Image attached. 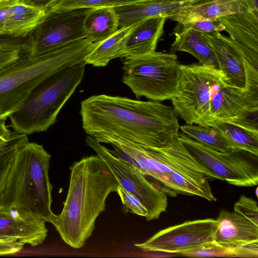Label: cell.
<instances>
[{"label": "cell", "instance_id": "e575fe53", "mask_svg": "<svg viewBox=\"0 0 258 258\" xmlns=\"http://www.w3.org/2000/svg\"><path fill=\"white\" fill-rule=\"evenodd\" d=\"M17 0L0 2V35H5L4 28L14 5Z\"/></svg>", "mask_w": 258, "mask_h": 258}, {"label": "cell", "instance_id": "30bf717a", "mask_svg": "<svg viewBox=\"0 0 258 258\" xmlns=\"http://www.w3.org/2000/svg\"><path fill=\"white\" fill-rule=\"evenodd\" d=\"M232 87L258 95V52L220 32L201 33Z\"/></svg>", "mask_w": 258, "mask_h": 258}, {"label": "cell", "instance_id": "d590c367", "mask_svg": "<svg viewBox=\"0 0 258 258\" xmlns=\"http://www.w3.org/2000/svg\"><path fill=\"white\" fill-rule=\"evenodd\" d=\"M23 53L20 51H0V69L15 61Z\"/></svg>", "mask_w": 258, "mask_h": 258}, {"label": "cell", "instance_id": "9c48e42d", "mask_svg": "<svg viewBox=\"0 0 258 258\" xmlns=\"http://www.w3.org/2000/svg\"><path fill=\"white\" fill-rule=\"evenodd\" d=\"M86 143L104 161L119 184L145 207L148 211L147 221L157 219L166 212L167 195L160 183L148 181L137 167L123 160L113 150L106 148L93 137L88 135Z\"/></svg>", "mask_w": 258, "mask_h": 258}, {"label": "cell", "instance_id": "4fadbf2b", "mask_svg": "<svg viewBox=\"0 0 258 258\" xmlns=\"http://www.w3.org/2000/svg\"><path fill=\"white\" fill-rule=\"evenodd\" d=\"M89 9L47 11L31 33V56H36L86 38L84 28Z\"/></svg>", "mask_w": 258, "mask_h": 258}, {"label": "cell", "instance_id": "9a60e30c", "mask_svg": "<svg viewBox=\"0 0 258 258\" xmlns=\"http://www.w3.org/2000/svg\"><path fill=\"white\" fill-rule=\"evenodd\" d=\"M46 221L14 208L0 209V239L18 241L32 246L47 235Z\"/></svg>", "mask_w": 258, "mask_h": 258}, {"label": "cell", "instance_id": "ffe728a7", "mask_svg": "<svg viewBox=\"0 0 258 258\" xmlns=\"http://www.w3.org/2000/svg\"><path fill=\"white\" fill-rule=\"evenodd\" d=\"M173 32L175 39L171 45L170 53L186 52L198 59L200 63L219 69L215 53L201 32L190 29L174 30Z\"/></svg>", "mask_w": 258, "mask_h": 258}, {"label": "cell", "instance_id": "83f0119b", "mask_svg": "<svg viewBox=\"0 0 258 258\" xmlns=\"http://www.w3.org/2000/svg\"><path fill=\"white\" fill-rule=\"evenodd\" d=\"M222 121L232 123L254 133H258V108L244 111Z\"/></svg>", "mask_w": 258, "mask_h": 258}, {"label": "cell", "instance_id": "e0dca14e", "mask_svg": "<svg viewBox=\"0 0 258 258\" xmlns=\"http://www.w3.org/2000/svg\"><path fill=\"white\" fill-rule=\"evenodd\" d=\"M165 15L150 18L138 23L127 38L123 57L135 56L156 51L164 33Z\"/></svg>", "mask_w": 258, "mask_h": 258}, {"label": "cell", "instance_id": "ab89813d", "mask_svg": "<svg viewBox=\"0 0 258 258\" xmlns=\"http://www.w3.org/2000/svg\"><path fill=\"white\" fill-rule=\"evenodd\" d=\"M257 190H258V189H257V188H256V194H256V197H257Z\"/></svg>", "mask_w": 258, "mask_h": 258}, {"label": "cell", "instance_id": "8fae6325", "mask_svg": "<svg viewBox=\"0 0 258 258\" xmlns=\"http://www.w3.org/2000/svg\"><path fill=\"white\" fill-rule=\"evenodd\" d=\"M188 151L220 180L238 186H253L258 183L257 156L237 150L223 152L209 148L178 133Z\"/></svg>", "mask_w": 258, "mask_h": 258}, {"label": "cell", "instance_id": "b9f144b4", "mask_svg": "<svg viewBox=\"0 0 258 258\" xmlns=\"http://www.w3.org/2000/svg\"><path fill=\"white\" fill-rule=\"evenodd\" d=\"M4 2V0H0V2Z\"/></svg>", "mask_w": 258, "mask_h": 258}, {"label": "cell", "instance_id": "44dd1931", "mask_svg": "<svg viewBox=\"0 0 258 258\" xmlns=\"http://www.w3.org/2000/svg\"><path fill=\"white\" fill-rule=\"evenodd\" d=\"M45 15V9L27 5L17 0L5 23L4 34L15 37L28 36Z\"/></svg>", "mask_w": 258, "mask_h": 258}, {"label": "cell", "instance_id": "d6986e66", "mask_svg": "<svg viewBox=\"0 0 258 258\" xmlns=\"http://www.w3.org/2000/svg\"><path fill=\"white\" fill-rule=\"evenodd\" d=\"M202 0L174 2L168 0H150L115 8L120 27H127L147 19L165 15L185 6Z\"/></svg>", "mask_w": 258, "mask_h": 258}, {"label": "cell", "instance_id": "8d00e7d4", "mask_svg": "<svg viewBox=\"0 0 258 258\" xmlns=\"http://www.w3.org/2000/svg\"><path fill=\"white\" fill-rule=\"evenodd\" d=\"M6 120L0 119V144L9 140L14 133V131H11L8 126L6 125Z\"/></svg>", "mask_w": 258, "mask_h": 258}, {"label": "cell", "instance_id": "f1b7e54d", "mask_svg": "<svg viewBox=\"0 0 258 258\" xmlns=\"http://www.w3.org/2000/svg\"><path fill=\"white\" fill-rule=\"evenodd\" d=\"M32 43L31 34L24 37L0 35V51H20L27 53L31 51Z\"/></svg>", "mask_w": 258, "mask_h": 258}, {"label": "cell", "instance_id": "5b68a950", "mask_svg": "<svg viewBox=\"0 0 258 258\" xmlns=\"http://www.w3.org/2000/svg\"><path fill=\"white\" fill-rule=\"evenodd\" d=\"M96 45L84 38L36 56L23 53L0 69V119H6L17 111L43 80L61 70L84 63Z\"/></svg>", "mask_w": 258, "mask_h": 258}, {"label": "cell", "instance_id": "f546056e", "mask_svg": "<svg viewBox=\"0 0 258 258\" xmlns=\"http://www.w3.org/2000/svg\"><path fill=\"white\" fill-rule=\"evenodd\" d=\"M119 196L125 212L132 213L147 217L148 211L142 203L134 195L119 184L116 191Z\"/></svg>", "mask_w": 258, "mask_h": 258}, {"label": "cell", "instance_id": "74e56055", "mask_svg": "<svg viewBox=\"0 0 258 258\" xmlns=\"http://www.w3.org/2000/svg\"><path fill=\"white\" fill-rule=\"evenodd\" d=\"M21 3L46 9L54 0H19Z\"/></svg>", "mask_w": 258, "mask_h": 258}, {"label": "cell", "instance_id": "7c38bea8", "mask_svg": "<svg viewBox=\"0 0 258 258\" xmlns=\"http://www.w3.org/2000/svg\"><path fill=\"white\" fill-rule=\"evenodd\" d=\"M217 219L188 221L162 229L146 241L135 246L146 252L178 253L217 246Z\"/></svg>", "mask_w": 258, "mask_h": 258}, {"label": "cell", "instance_id": "8992f818", "mask_svg": "<svg viewBox=\"0 0 258 258\" xmlns=\"http://www.w3.org/2000/svg\"><path fill=\"white\" fill-rule=\"evenodd\" d=\"M50 158L40 144L28 142L21 147L1 194L0 209H16L49 222L53 214Z\"/></svg>", "mask_w": 258, "mask_h": 258}, {"label": "cell", "instance_id": "f35d334b", "mask_svg": "<svg viewBox=\"0 0 258 258\" xmlns=\"http://www.w3.org/2000/svg\"><path fill=\"white\" fill-rule=\"evenodd\" d=\"M168 1H174V2H186V1H191V0H168Z\"/></svg>", "mask_w": 258, "mask_h": 258}, {"label": "cell", "instance_id": "d4e9b609", "mask_svg": "<svg viewBox=\"0 0 258 258\" xmlns=\"http://www.w3.org/2000/svg\"><path fill=\"white\" fill-rule=\"evenodd\" d=\"M179 129L187 137L212 149L223 152L233 149L213 126L185 124L179 126Z\"/></svg>", "mask_w": 258, "mask_h": 258}, {"label": "cell", "instance_id": "d6a6232c", "mask_svg": "<svg viewBox=\"0 0 258 258\" xmlns=\"http://www.w3.org/2000/svg\"><path fill=\"white\" fill-rule=\"evenodd\" d=\"M180 254L182 256L194 257L230 256L227 250L218 246L186 251Z\"/></svg>", "mask_w": 258, "mask_h": 258}, {"label": "cell", "instance_id": "603a6c76", "mask_svg": "<svg viewBox=\"0 0 258 258\" xmlns=\"http://www.w3.org/2000/svg\"><path fill=\"white\" fill-rule=\"evenodd\" d=\"M119 21L114 8L89 9L84 22L86 38L94 42H101L119 29Z\"/></svg>", "mask_w": 258, "mask_h": 258}, {"label": "cell", "instance_id": "484cf974", "mask_svg": "<svg viewBox=\"0 0 258 258\" xmlns=\"http://www.w3.org/2000/svg\"><path fill=\"white\" fill-rule=\"evenodd\" d=\"M28 142L27 135L14 131L9 140L0 144V196L18 151Z\"/></svg>", "mask_w": 258, "mask_h": 258}, {"label": "cell", "instance_id": "6da1fadb", "mask_svg": "<svg viewBox=\"0 0 258 258\" xmlns=\"http://www.w3.org/2000/svg\"><path fill=\"white\" fill-rule=\"evenodd\" d=\"M82 127L88 135L103 134L145 146L161 147L178 137L173 109L157 101H141L105 94L81 103Z\"/></svg>", "mask_w": 258, "mask_h": 258}, {"label": "cell", "instance_id": "277c9868", "mask_svg": "<svg viewBox=\"0 0 258 258\" xmlns=\"http://www.w3.org/2000/svg\"><path fill=\"white\" fill-rule=\"evenodd\" d=\"M180 70L177 93L171 100L186 124L211 126L247 108L246 92L229 86L220 70L199 63L180 64Z\"/></svg>", "mask_w": 258, "mask_h": 258}, {"label": "cell", "instance_id": "4316f807", "mask_svg": "<svg viewBox=\"0 0 258 258\" xmlns=\"http://www.w3.org/2000/svg\"><path fill=\"white\" fill-rule=\"evenodd\" d=\"M147 1L150 0H54L45 10L47 11L103 7L115 8Z\"/></svg>", "mask_w": 258, "mask_h": 258}, {"label": "cell", "instance_id": "7a4b0ae2", "mask_svg": "<svg viewBox=\"0 0 258 258\" xmlns=\"http://www.w3.org/2000/svg\"><path fill=\"white\" fill-rule=\"evenodd\" d=\"M69 186L60 214L50 218L61 239L75 249L91 236L95 222L104 211L108 195L116 192L117 179L97 154L83 158L70 168Z\"/></svg>", "mask_w": 258, "mask_h": 258}, {"label": "cell", "instance_id": "cb8c5ba5", "mask_svg": "<svg viewBox=\"0 0 258 258\" xmlns=\"http://www.w3.org/2000/svg\"><path fill=\"white\" fill-rule=\"evenodd\" d=\"M227 140L232 149L258 156V133H254L232 123L217 121L211 125Z\"/></svg>", "mask_w": 258, "mask_h": 258}, {"label": "cell", "instance_id": "7402d4cb", "mask_svg": "<svg viewBox=\"0 0 258 258\" xmlns=\"http://www.w3.org/2000/svg\"><path fill=\"white\" fill-rule=\"evenodd\" d=\"M137 24L120 27L111 36L100 42L85 57L84 64L103 67L114 58L123 57L126 41Z\"/></svg>", "mask_w": 258, "mask_h": 258}, {"label": "cell", "instance_id": "60d3db41", "mask_svg": "<svg viewBox=\"0 0 258 258\" xmlns=\"http://www.w3.org/2000/svg\"><path fill=\"white\" fill-rule=\"evenodd\" d=\"M15 1V0H4V2H8V1Z\"/></svg>", "mask_w": 258, "mask_h": 258}, {"label": "cell", "instance_id": "ac0fdd59", "mask_svg": "<svg viewBox=\"0 0 258 258\" xmlns=\"http://www.w3.org/2000/svg\"><path fill=\"white\" fill-rule=\"evenodd\" d=\"M217 20L231 39L258 52V11L251 9L245 0L239 12Z\"/></svg>", "mask_w": 258, "mask_h": 258}, {"label": "cell", "instance_id": "1f68e13d", "mask_svg": "<svg viewBox=\"0 0 258 258\" xmlns=\"http://www.w3.org/2000/svg\"><path fill=\"white\" fill-rule=\"evenodd\" d=\"M192 29L201 33L224 31V26L217 20H200L183 24L178 23L175 30Z\"/></svg>", "mask_w": 258, "mask_h": 258}, {"label": "cell", "instance_id": "3957f363", "mask_svg": "<svg viewBox=\"0 0 258 258\" xmlns=\"http://www.w3.org/2000/svg\"><path fill=\"white\" fill-rule=\"evenodd\" d=\"M102 143L108 144L127 154L134 166L145 175L158 181L167 196H197L212 202L214 196L209 180L220 178L210 171L184 146L178 137L167 146L156 147L104 135Z\"/></svg>", "mask_w": 258, "mask_h": 258}, {"label": "cell", "instance_id": "2e32d148", "mask_svg": "<svg viewBox=\"0 0 258 258\" xmlns=\"http://www.w3.org/2000/svg\"><path fill=\"white\" fill-rule=\"evenodd\" d=\"M244 0H202L181 7L166 15L178 23L200 20H215L239 12Z\"/></svg>", "mask_w": 258, "mask_h": 258}, {"label": "cell", "instance_id": "52a82bcc", "mask_svg": "<svg viewBox=\"0 0 258 258\" xmlns=\"http://www.w3.org/2000/svg\"><path fill=\"white\" fill-rule=\"evenodd\" d=\"M85 64H78L51 75L31 92L23 104L8 117V126L21 134L46 131L82 82Z\"/></svg>", "mask_w": 258, "mask_h": 258}, {"label": "cell", "instance_id": "ba28073f", "mask_svg": "<svg viewBox=\"0 0 258 258\" xmlns=\"http://www.w3.org/2000/svg\"><path fill=\"white\" fill-rule=\"evenodd\" d=\"M122 82L137 98L171 100L178 91L180 64L175 53L154 51L125 57Z\"/></svg>", "mask_w": 258, "mask_h": 258}, {"label": "cell", "instance_id": "5bb4252c", "mask_svg": "<svg viewBox=\"0 0 258 258\" xmlns=\"http://www.w3.org/2000/svg\"><path fill=\"white\" fill-rule=\"evenodd\" d=\"M216 244L230 256L258 257V225L235 212L221 211L217 219Z\"/></svg>", "mask_w": 258, "mask_h": 258}, {"label": "cell", "instance_id": "836d02e7", "mask_svg": "<svg viewBox=\"0 0 258 258\" xmlns=\"http://www.w3.org/2000/svg\"><path fill=\"white\" fill-rule=\"evenodd\" d=\"M24 245L17 240L0 239V255H10L19 252Z\"/></svg>", "mask_w": 258, "mask_h": 258}, {"label": "cell", "instance_id": "4dcf8cb0", "mask_svg": "<svg viewBox=\"0 0 258 258\" xmlns=\"http://www.w3.org/2000/svg\"><path fill=\"white\" fill-rule=\"evenodd\" d=\"M234 211L246 217L258 225V208L257 202L244 195L240 197L235 203Z\"/></svg>", "mask_w": 258, "mask_h": 258}]
</instances>
